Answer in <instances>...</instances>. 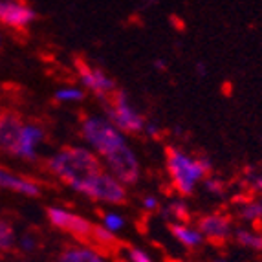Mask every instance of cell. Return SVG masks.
I'll use <instances>...</instances> for the list:
<instances>
[{"mask_svg": "<svg viewBox=\"0 0 262 262\" xmlns=\"http://www.w3.org/2000/svg\"><path fill=\"white\" fill-rule=\"evenodd\" d=\"M48 170L53 176L64 182L68 187L77 191L84 180L103 170V163L94 150L86 147H74L66 145L48 158Z\"/></svg>", "mask_w": 262, "mask_h": 262, "instance_id": "obj_1", "label": "cell"}, {"mask_svg": "<svg viewBox=\"0 0 262 262\" xmlns=\"http://www.w3.org/2000/svg\"><path fill=\"white\" fill-rule=\"evenodd\" d=\"M165 158L170 184L180 196H191L198 182L213 174L209 158H192L174 147H165Z\"/></svg>", "mask_w": 262, "mask_h": 262, "instance_id": "obj_2", "label": "cell"}, {"mask_svg": "<svg viewBox=\"0 0 262 262\" xmlns=\"http://www.w3.org/2000/svg\"><path fill=\"white\" fill-rule=\"evenodd\" d=\"M81 134L86 143L101 156L108 154L119 145L127 143L123 132H119L108 119L101 116H84L81 121Z\"/></svg>", "mask_w": 262, "mask_h": 262, "instance_id": "obj_3", "label": "cell"}, {"mask_svg": "<svg viewBox=\"0 0 262 262\" xmlns=\"http://www.w3.org/2000/svg\"><path fill=\"white\" fill-rule=\"evenodd\" d=\"M77 192H81V194L92 198L96 202L116 204V206H123L128 200L125 185L119 180L114 178L110 172H105V170H99L94 176L84 180L83 184L79 185Z\"/></svg>", "mask_w": 262, "mask_h": 262, "instance_id": "obj_4", "label": "cell"}, {"mask_svg": "<svg viewBox=\"0 0 262 262\" xmlns=\"http://www.w3.org/2000/svg\"><path fill=\"white\" fill-rule=\"evenodd\" d=\"M105 116L114 127L125 134H140L145 130V118L128 103L125 90H118L114 97L105 103Z\"/></svg>", "mask_w": 262, "mask_h": 262, "instance_id": "obj_5", "label": "cell"}, {"mask_svg": "<svg viewBox=\"0 0 262 262\" xmlns=\"http://www.w3.org/2000/svg\"><path fill=\"white\" fill-rule=\"evenodd\" d=\"M105 163L108 167L110 174L116 180H119L123 185H134L140 180V162L136 154L130 150L127 143L119 145L114 150H110L108 154H105Z\"/></svg>", "mask_w": 262, "mask_h": 262, "instance_id": "obj_6", "label": "cell"}, {"mask_svg": "<svg viewBox=\"0 0 262 262\" xmlns=\"http://www.w3.org/2000/svg\"><path fill=\"white\" fill-rule=\"evenodd\" d=\"M75 70H77L83 86H86L103 105L108 103L114 97V94L119 90L118 84H116V81H114L112 77H108V75L103 70H99V68L90 66L86 61H83L81 57L75 59Z\"/></svg>", "mask_w": 262, "mask_h": 262, "instance_id": "obj_7", "label": "cell"}, {"mask_svg": "<svg viewBox=\"0 0 262 262\" xmlns=\"http://www.w3.org/2000/svg\"><path fill=\"white\" fill-rule=\"evenodd\" d=\"M46 216H48L50 224L57 229H61V231L68 233V235L75 236L83 242L92 241L94 224L88 222L81 214H75L68 209H62V207H48Z\"/></svg>", "mask_w": 262, "mask_h": 262, "instance_id": "obj_8", "label": "cell"}, {"mask_svg": "<svg viewBox=\"0 0 262 262\" xmlns=\"http://www.w3.org/2000/svg\"><path fill=\"white\" fill-rule=\"evenodd\" d=\"M196 229L202 233L204 238H207L213 244H226L233 236L231 219L220 213L202 214L196 220Z\"/></svg>", "mask_w": 262, "mask_h": 262, "instance_id": "obj_9", "label": "cell"}, {"mask_svg": "<svg viewBox=\"0 0 262 262\" xmlns=\"http://www.w3.org/2000/svg\"><path fill=\"white\" fill-rule=\"evenodd\" d=\"M37 18V13L26 2H11L0 0V24L8 30L22 31L31 26Z\"/></svg>", "mask_w": 262, "mask_h": 262, "instance_id": "obj_10", "label": "cell"}, {"mask_svg": "<svg viewBox=\"0 0 262 262\" xmlns=\"http://www.w3.org/2000/svg\"><path fill=\"white\" fill-rule=\"evenodd\" d=\"M0 191L17 192V194L30 198L40 196V185L35 180L26 178L4 165H0Z\"/></svg>", "mask_w": 262, "mask_h": 262, "instance_id": "obj_11", "label": "cell"}, {"mask_svg": "<svg viewBox=\"0 0 262 262\" xmlns=\"http://www.w3.org/2000/svg\"><path fill=\"white\" fill-rule=\"evenodd\" d=\"M42 140H44L42 127H39L35 123H24L20 138H18V143L11 156L26 160V162H33V160H37V149L42 143Z\"/></svg>", "mask_w": 262, "mask_h": 262, "instance_id": "obj_12", "label": "cell"}, {"mask_svg": "<svg viewBox=\"0 0 262 262\" xmlns=\"http://www.w3.org/2000/svg\"><path fill=\"white\" fill-rule=\"evenodd\" d=\"M24 121L15 112H0V150L6 154H13L20 138Z\"/></svg>", "mask_w": 262, "mask_h": 262, "instance_id": "obj_13", "label": "cell"}, {"mask_svg": "<svg viewBox=\"0 0 262 262\" xmlns=\"http://www.w3.org/2000/svg\"><path fill=\"white\" fill-rule=\"evenodd\" d=\"M55 262H106L105 255L99 249L88 246H68L57 255Z\"/></svg>", "mask_w": 262, "mask_h": 262, "instance_id": "obj_14", "label": "cell"}, {"mask_svg": "<svg viewBox=\"0 0 262 262\" xmlns=\"http://www.w3.org/2000/svg\"><path fill=\"white\" fill-rule=\"evenodd\" d=\"M169 231L172 233V236H174L180 244L189 249L198 248V246H202L204 241H206L196 227H191V226H187V224L172 222V224H169Z\"/></svg>", "mask_w": 262, "mask_h": 262, "instance_id": "obj_15", "label": "cell"}, {"mask_svg": "<svg viewBox=\"0 0 262 262\" xmlns=\"http://www.w3.org/2000/svg\"><path fill=\"white\" fill-rule=\"evenodd\" d=\"M233 238L242 248L262 251V233L249 231V229H236V231H233Z\"/></svg>", "mask_w": 262, "mask_h": 262, "instance_id": "obj_16", "label": "cell"}, {"mask_svg": "<svg viewBox=\"0 0 262 262\" xmlns=\"http://www.w3.org/2000/svg\"><path fill=\"white\" fill-rule=\"evenodd\" d=\"M92 241L97 244V248H106V249H114L119 246V241L116 233L108 231L103 226H96L94 224V231H92Z\"/></svg>", "mask_w": 262, "mask_h": 262, "instance_id": "obj_17", "label": "cell"}, {"mask_svg": "<svg viewBox=\"0 0 262 262\" xmlns=\"http://www.w3.org/2000/svg\"><path fill=\"white\" fill-rule=\"evenodd\" d=\"M163 214H165L167 219L176 220L178 224H187L191 220V211H189L187 204H184V202H172V204H169L163 209Z\"/></svg>", "mask_w": 262, "mask_h": 262, "instance_id": "obj_18", "label": "cell"}, {"mask_svg": "<svg viewBox=\"0 0 262 262\" xmlns=\"http://www.w3.org/2000/svg\"><path fill=\"white\" fill-rule=\"evenodd\" d=\"M238 216L246 222H257L262 219V202L260 200H246L238 209Z\"/></svg>", "mask_w": 262, "mask_h": 262, "instance_id": "obj_19", "label": "cell"}, {"mask_svg": "<svg viewBox=\"0 0 262 262\" xmlns=\"http://www.w3.org/2000/svg\"><path fill=\"white\" fill-rule=\"evenodd\" d=\"M17 244V236H15L13 226L8 220L0 219V251H9Z\"/></svg>", "mask_w": 262, "mask_h": 262, "instance_id": "obj_20", "label": "cell"}, {"mask_svg": "<svg viewBox=\"0 0 262 262\" xmlns=\"http://www.w3.org/2000/svg\"><path fill=\"white\" fill-rule=\"evenodd\" d=\"M84 90L79 86H66V88H59L55 92V101L59 103H74V101H83L84 99Z\"/></svg>", "mask_w": 262, "mask_h": 262, "instance_id": "obj_21", "label": "cell"}, {"mask_svg": "<svg viewBox=\"0 0 262 262\" xmlns=\"http://www.w3.org/2000/svg\"><path fill=\"white\" fill-rule=\"evenodd\" d=\"M204 187H206L207 192H211L214 196H224L227 192V187L222 182V178H216V176H207L204 180Z\"/></svg>", "mask_w": 262, "mask_h": 262, "instance_id": "obj_22", "label": "cell"}, {"mask_svg": "<svg viewBox=\"0 0 262 262\" xmlns=\"http://www.w3.org/2000/svg\"><path fill=\"white\" fill-rule=\"evenodd\" d=\"M103 227L108 229V231L116 233L119 229L125 227V219H123L121 214H116V213H105L103 214Z\"/></svg>", "mask_w": 262, "mask_h": 262, "instance_id": "obj_23", "label": "cell"}, {"mask_svg": "<svg viewBox=\"0 0 262 262\" xmlns=\"http://www.w3.org/2000/svg\"><path fill=\"white\" fill-rule=\"evenodd\" d=\"M127 258L128 262H154L149 257V253H145L143 249L134 248V246H128L127 248Z\"/></svg>", "mask_w": 262, "mask_h": 262, "instance_id": "obj_24", "label": "cell"}, {"mask_svg": "<svg viewBox=\"0 0 262 262\" xmlns=\"http://www.w3.org/2000/svg\"><path fill=\"white\" fill-rule=\"evenodd\" d=\"M18 248L22 249V251H35L37 249V241L33 235H22L20 238H18Z\"/></svg>", "mask_w": 262, "mask_h": 262, "instance_id": "obj_25", "label": "cell"}, {"mask_svg": "<svg viewBox=\"0 0 262 262\" xmlns=\"http://www.w3.org/2000/svg\"><path fill=\"white\" fill-rule=\"evenodd\" d=\"M249 187L257 192H262V174H248Z\"/></svg>", "mask_w": 262, "mask_h": 262, "instance_id": "obj_26", "label": "cell"}, {"mask_svg": "<svg viewBox=\"0 0 262 262\" xmlns=\"http://www.w3.org/2000/svg\"><path fill=\"white\" fill-rule=\"evenodd\" d=\"M143 132H147L150 138H160V132H162V130H160V127H158L154 121H149V123H145V130Z\"/></svg>", "mask_w": 262, "mask_h": 262, "instance_id": "obj_27", "label": "cell"}, {"mask_svg": "<svg viewBox=\"0 0 262 262\" xmlns=\"http://www.w3.org/2000/svg\"><path fill=\"white\" fill-rule=\"evenodd\" d=\"M143 207H145L147 211H158V209H160V202H158L154 196H145Z\"/></svg>", "mask_w": 262, "mask_h": 262, "instance_id": "obj_28", "label": "cell"}, {"mask_svg": "<svg viewBox=\"0 0 262 262\" xmlns=\"http://www.w3.org/2000/svg\"><path fill=\"white\" fill-rule=\"evenodd\" d=\"M206 72H207L206 64H204V62H198V64H196V74L200 75V77H204V75H206Z\"/></svg>", "mask_w": 262, "mask_h": 262, "instance_id": "obj_29", "label": "cell"}, {"mask_svg": "<svg viewBox=\"0 0 262 262\" xmlns=\"http://www.w3.org/2000/svg\"><path fill=\"white\" fill-rule=\"evenodd\" d=\"M154 66H156V68H158V70H163V68H165V62H163V61H156V62H154Z\"/></svg>", "mask_w": 262, "mask_h": 262, "instance_id": "obj_30", "label": "cell"}, {"mask_svg": "<svg viewBox=\"0 0 262 262\" xmlns=\"http://www.w3.org/2000/svg\"><path fill=\"white\" fill-rule=\"evenodd\" d=\"M211 262H231V260H226V258H214V260Z\"/></svg>", "mask_w": 262, "mask_h": 262, "instance_id": "obj_31", "label": "cell"}, {"mask_svg": "<svg viewBox=\"0 0 262 262\" xmlns=\"http://www.w3.org/2000/svg\"><path fill=\"white\" fill-rule=\"evenodd\" d=\"M11 2H24V0H11Z\"/></svg>", "mask_w": 262, "mask_h": 262, "instance_id": "obj_32", "label": "cell"}, {"mask_svg": "<svg viewBox=\"0 0 262 262\" xmlns=\"http://www.w3.org/2000/svg\"><path fill=\"white\" fill-rule=\"evenodd\" d=\"M0 48H2V37H0Z\"/></svg>", "mask_w": 262, "mask_h": 262, "instance_id": "obj_33", "label": "cell"}]
</instances>
